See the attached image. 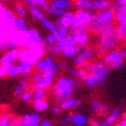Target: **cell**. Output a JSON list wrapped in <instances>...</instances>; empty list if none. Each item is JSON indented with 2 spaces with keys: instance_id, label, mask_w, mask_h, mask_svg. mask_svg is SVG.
Segmentation results:
<instances>
[{
  "instance_id": "1",
  "label": "cell",
  "mask_w": 126,
  "mask_h": 126,
  "mask_svg": "<svg viewBox=\"0 0 126 126\" xmlns=\"http://www.w3.org/2000/svg\"><path fill=\"white\" fill-rule=\"evenodd\" d=\"M78 86H79L78 79L67 76L60 77L55 83L54 89H52L55 100L58 103H61L62 101L73 97V94L78 88Z\"/></svg>"
},
{
  "instance_id": "2",
  "label": "cell",
  "mask_w": 126,
  "mask_h": 126,
  "mask_svg": "<svg viewBox=\"0 0 126 126\" xmlns=\"http://www.w3.org/2000/svg\"><path fill=\"white\" fill-rule=\"evenodd\" d=\"M99 46H100V54H104L110 49L117 47L120 44V39L117 37L115 32V25L111 24L102 28L99 31Z\"/></svg>"
},
{
  "instance_id": "3",
  "label": "cell",
  "mask_w": 126,
  "mask_h": 126,
  "mask_svg": "<svg viewBox=\"0 0 126 126\" xmlns=\"http://www.w3.org/2000/svg\"><path fill=\"white\" fill-rule=\"evenodd\" d=\"M114 23V12L110 8L100 10L97 13L93 14L91 22L88 25V29L93 33H98L99 31Z\"/></svg>"
},
{
  "instance_id": "4",
  "label": "cell",
  "mask_w": 126,
  "mask_h": 126,
  "mask_svg": "<svg viewBox=\"0 0 126 126\" xmlns=\"http://www.w3.org/2000/svg\"><path fill=\"white\" fill-rule=\"evenodd\" d=\"M20 47L22 48H36L44 47V40L39 35L38 31L33 28H27L21 32V43Z\"/></svg>"
},
{
  "instance_id": "5",
  "label": "cell",
  "mask_w": 126,
  "mask_h": 126,
  "mask_svg": "<svg viewBox=\"0 0 126 126\" xmlns=\"http://www.w3.org/2000/svg\"><path fill=\"white\" fill-rule=\"evenodd\" d=\"M109 72H110V68L106 67V68L102 69L101 71H98L95 73H87L86 76L82 80L87 87L96 88V87L103 85L105 83V81L107 80V78L109 76Z\"/></svg>"
},
{
  "instance_id": "6",
  "label": "cell",
  "mask_w": 126,
  "mask_h": 126,
  "mask_svg": "<svg viewBox=\"0 0 126 126\" xmlns=\"http://www.w3.org/2000/svg\"><path fill=\"white\" fill-rule=\"evenodd\" d=\"M33 68L37 72L45 73V74H51L56 75L59 70L58 68V63L55 61L54 56L47 55L46 57H41L38 59L33 65Z\"/></svg>"
},
{
  "instance_id": "7",
  "label": "cell",
  "mask_w": 126,
  "mask_h": 126,
  "mask_svg": "<svg viewBox=\"0 0 126 126\" xmlns=\"http://www.w3.org/2000/svg\"><path fill=\"white\" fill-rule=\"evenodd\" d=\"M70 34L74 37L76 44L80 47L88 46L90 41V35L88 33L87 26H79V27H71L69 28Z\"/></svg>"
},
{
  "instance_id": "8",
  "label": "cell",
  "mask_w": 126,
  "mask_h": 126,
  "mask_svg": "<svg viewBox=\"0 0 126 126\" xmlns=\"http://www.w3.org/2000/svg\"><path fill=\"white\" fill-rule=\"evenodd\" d=\"M93 13L90 10H78L76 13H73L71 27H79V26H87L91 22Z\"/></svg>"
},
{
  "instance_id": "9",
  "label": "cell",
  "mask_w": 126,
  "mask_h": 126,
  "mask_svg": "<svg viewBox=\"0 0 126 126\" xmlns=\"http://www.w3.org/2000/svg\"><path fill=\"white\" fill-rule=\"evenodd\" d=\"M123 59L121 58L119 50L118 49H110V51L105 56L103 62L106 64L110 69H114V70H118L122 67L123 65Z\"/></svg>"
},
{
  "instance_id": "10",
  "label": "cell",
  "mask_w": 126,
  "mask_h": 126,
  "mask_svg": "<svg viewBox=\"0 0 126 126\" xmlns=\"http://www.w3.org/2000/svg\"><path fill=\"white\" fill-rule=\"evenodd\" d=\"M18 59H19V49L17 47L9 48L0 58V66L6 68L7 66L15 64L18 61Z\"/></svg>"
},
{
  "instance_id": "11",
  "label": "cell",
  "mask_w": 126,
  "mask_h": 126,
  "mask_svg": "<svg viewBox=\"0 0 126 126\" xmlns=\"http://www.w3.org/2000/svg\"><path fill=\"white\" fill-rule=\"evenodd\" d=\"M123 111L120 106H116L109 111L102 121H100V126H113L122 116Z\"/></svg>"
},
{
  "instance_id": "12",
  "label": "cell",
  "mask_w": 126,
  "mask_h": 126,
  "mask_svg": "<svg viewBox=\"0 0 126 126\" xmlns=\"http://www.w3.org/2000/svg\"><path fill=\"white\" fill-rule=\"evenodd\" d=\"M41 121L40 115L37 112H30L22 115L19 119L20 126H39Z\"/></svg>"
},
{
  "instance_id": "13",
  "label": "cell",
  "mask_w": 126,
  "mask_h": 126,
  "mask_svg": "<svg viewBox=\"0 0 126 126\" xmlns=\"http://www.w3.org/2000/svg\"><path fill=\"white\" fill-rule=\"evenodd\" d=\"M55 81V75H51V74H45L43 73V77L39 80L38 83L34 84V85H31L32 87V90H44L46 91L47 89H48L49 87H51V85L54 84Z\"/></svg>"
},
{
  "instance_id": "14",
  "label": "cell",
  "mask_w": 126,
  "mask_h": 126,
  "mask_svg": "<svg viewBox=\"0 0 126 126\" xmlns=\"http://www.w3.org/2000/svg\"><path fill=\"white\" fill-rule=\"evenodd\" d=\"M76 57L79 60H81L84 64H86V63H89L94 59V57H95V49L89 47L88 46H85L81 48L80 52Z\"/></svg>"
},
{
  "instance_id": "15",
  "label": "cell",
  "mask_w": 126,
  "mask_h": 126,
  "mask_svg": "<svg viewBox=\"0 0 126 126\" xmlns=\"http://www.w3.org/2000/svg\"><path fill=\"white\" fill-rule=\"evenodd\" d=\"M58 45H59V47H61L62 52H64V51H66V50H68V49H71V48L75 47L77 46L74 37H73L70 33H69L68 35L64 36L63 38H61V39L58 41Z\"/></svg>"
},
{
  "instance_id": "16",
  "label": "cell",
  "mask_w": 126,
  "mask_h": 126,
  "mask_svg": "<svg viewBox=\"0 0 126 126\" xmlns=\"http://www.w3.org/2000/svg\"><path fill=\"white\" fill-rule=\"evenodd\" d=\"M60 104V107L62 110H72V109H76L78 107H80L82 105V102L77 99V98H68L64 101H62Z\"/></svg>"
},
{
  "instance_id": "17",
  "label": "cell",
  "mask_w": 126,
  "mask_h": 126,
  "mask_svg": "<svg viewBox=\"0 0 126 126\" xmlns=\"http://www.w3.org/2000/svg\"><path fill=\"white\" fill-rule=\"evenodd\" d=\"M72 18H73V12L72 11H65L63 13V15L59 18H57L55 20V26H59V25H62V26H65L67 28H70L71 26V23H72Z\"/></svg>"
},
{
  "instance_id": "18",
  "label": "cell",
  "mask_w": 126,
  "mask_h": 126,
  "mask_svg": "<svg viewBox=\"0 0 126 126\" xmlns=\"http://www.w3.org/2000/svg\"><path fill=\"white\" fill-rule=\"evenodd\" d=\"M73 5V2L71 0H51L49 2V6L55 8V9H58V10H61V11H68V10L72 7Z\"/></svg>"
},
{
  "instance_id": "19",
  "label": "cell",
  "mask_w": 126,
  "mask_h": 126,
  "mask_svg": "<svg viewBox=\"0 0 126 126\" xmlns=\"http://www.w3.org/2000/svg\"><path fill=\"white\" fill-rule=\"evenodd\" d=\"M15 65L18 69L19 75H23L25 73L31 72L32 71V68H33L32 63H30L26 60H23V59H18V61L15 63Z\"/></svg>"
},
{
  "instance_id": "20",
  "label": "cell",
  "mask_w": 126,
  "mask_h": 126,
  "mask_svg": "<svg viewBox=\"0 0 126 126\" xmlns=\"http://www.w3.org/2000/svg\"><path fill=\"white\" fill-rule=\"evenodd\" d=\"M71 116H72V124L76 126H85L89 123V119L85 114L73 113L71 114Z\"/></svg>"
},
{
  "instance_id": "21",
  "label": "cell",
  "mask_w": 126,
  "mask_h": 126,
  "mask_svg": "<svg viewBox=\"0 0 126 126\" xmlns=\"http://www.w3.org/2000/svg\"><path fill=\"white\" fill-rule=\"evenodd\" d=\"M28 89H29V81L21 77V79L19 80L18 84L16 85V87L14 89V96L16 98H18L23 92H25Z\"/></svg>"
},
{
  "instance_id": "22",
  "label": "cell",
  "mask_w": 126,
  "mask_h": 126,
  "mask_svg": "<svg viewBox=\"0 0 126 126\" xmlns=\"http://www.w3.org/2000/svg\"><path fill=\"white\" fill-rule=\"evenodd\" d=\"M113 12H114V21H116L117 23L126 22V5L120 6Z\"/></svg>"
},
{
  "instance_id": "23",
  "label": "cell",
  "mask_w": 126,
  "mask_h": 126,
  "mask_svg": "<svg viewBox=\"0 0 126 126\" xmlns=\"http://www.w3.org/2000/svg\"><path fill=\"white\" fill-rule=\"evenodd\" d=\"M111 2L109 0H94L92 1V11H100L110 8Z\"/></svg>"
},
{
  "instance_id": "24",
  "label": "cell",
  "mask_w": 126,
  "mask_h": 126,
  "mask_svg": "<svg viewBox=\"0 0 126 126\" xmlns=\"http://www.w3.org/2000/svg\"><path fill=\"white\" fill-rule=\"evenodd\" d=\"M12 26L15 30L19 31V32H23V31H25L27 29V22L24 18L15 17L12 22Z\"/></svg>"
},
{
  "instance_id": "25",
  "label": "cell",
  "mask_w": 126,
  "mask_h": 126,
  "mask_svg": "<svg viewBox=\"0 0 126 126\" xmlns=\"http://www.w3.org/2000/svg\"><path fill=\"white\" fill-rule=\"evenodd\" d=\"M27 7H28V10H29L31 16H32L34 19L41 20L45 17V12L40 7H38L36 5H27Z\"/></svg>"
},
{
  "instance_id": "26",
  "label": "cell",
  "mask_w": 126,
  "mask_h": 126,
  "mask_svg": "<svg viewBox=\"0 0 126 126\" xmlns=\"http://www.w3.org/2000/svg\"><path fill=\"white\" fill-rule=\"evenodd\" d=\"M74 5L78 10H90L92 11L91 0H74Z\"/></svg>"
},
{
  "instance_id": "27",
  "label": "cell",
  "mask_w": 126,
  "mask_h": 126,
  "mask_svg": "<svg viewBox=\"0 0 126 126\" xmlns=\"http://www.w3.org/2000/svg\"><path fill=\"white\" fill-rule=\"evenodd\" d=\"M13 11L15 16L17 17L25 18L27 15V8L24 6V4H21V3H15L13 6Z\"/></svg>"
},
{
  "instance_id": "28",
  "label": "cell",
  "mask_w": 126,
  "mask_h": 126,
  "mask_svg": "<svg viewBox=\"0 0 126 126\" xmlns=\"http://www.w3.org/2000/svg\"><path fill=\"white\" fill-rule=\"evenodd\" d=\"M68 73H69L70 76H72L73 78H75V79H83L87 74L86 71L84 70L83 68H78V67L68 69Z\"/></svg>"
},
{
  "instance_id": "29",
  "label": "cell",
  "mask_w": 126,
  "mask_h": 126,
  "mask_svg": "<svg viewBox=\"0 0 126 126\" xmlns=\"http://www.w3.org/2000/svg\"><path fill=\"white\" fill-rule=\"evenodd\" d=\"M115 32L120 40H124L126 38V22L117 23V26H115Z\"/></svg>"
},
{
  "instance_id": "30",
  "label": "cell",
  "mask_w": 126,
  "mask_h": 126,
  "mask_svg": "<svg viewBox=\"0 0 126 126\" xmlns=\"http://www.w3.org/2000/svg\"><path fill=\"white\" fill-rule=\"evenodd\" d=\"M49 108V103L47 100L35 101L33 102V110L35 112H43Z\"/></svg>"
},
{
  "instance_id": "31",
  "label": "cell",
  "mask_w": 126,
  "mask_h": 126,
  "mask_svg": "<svg viewBox=\"0 0 126 126\" xmlns=\"http://www.w3.org/2000/svg\"><path fill=\"white\" fill-rule=\"evenodd\" d=\"M70 33V30L69 28L65 27V26H62V25H59V26H56V31L54 32L56 38H57V41H59L61 38H63L64 36L68 35Z\"/></svg>"
},
{
  "instance_id": "32",
  "label": "cell",
  "mask_w": 126,
  "mask_h": 126,
  "mask_svg": "<svg viewBox=\"0 0 126 126\" xmlns=\"http://www.w3.org/2000/svg\"><path fill=\"white\" fill-rule=\"evenodd\" d=\"M20 1L22 3H25L26 5H36L44 9H46L48 6L47 0H20Z\"/></svg>"
},
{
  "instance_id": "33",
  "label": "cell",
  "mask_w": 126,
  "mask_h": 126,
  "mask_svg": "<svg viewBox=\"0 0 126 126\" xmlns=\"http://www.w3.org/2000/svg\"><path fill=\"white\" fill-rule=\"evenodd\" d=\"M4 70H5V76H8L10 78H16L17 76H19V72L15 64L7 66L6 68H4Z\"/></svg>"
},
{
  "instance_id": "34",
  "label": "cell",
  "mask_w": 126,
  "mask_h": 126,
  "mask_svg": "<svg viewBox=\"0 0 126 126\" xmlns=\"http://www.w3.org/2000/svg\"><path fill=\"white\" fill-rule=\"evenodd\" d=\"M41 21V24H43V27L46 29V30H47V31H49V32H52L54 33L55 31H56V26H55V23L51 21V20H49L47 17H44L43 19L40 20Z\"/></svg>"
},
{
  "instance_id": "35",
  "label": "cell",
  "mask_w": 126,
  "mask_h": 126,
  "mask_svg": "<svg viewBox=\"0 0 126 126\" xmlns=\"http://www.w3.org/2000/svg\"><path fill=\"white\" fill-rule=\"evenodd\" d=\"M56 43H58V41H57V38H56L55 34L52 33V32H49V33L45 37V39H44V48H45V51L47 50V48L48 47H50L51 45H54V44H56Z\"/></svg>"
},
{
  "instance_id": "36",
  "label": "cell",
  "mask_w": 126,
  "mask_h": 126,
  "mask_svg": "<svg viewBox=\"0 0 126 126\" xmlns=\"http://www.w3.org/2000/svg\"><path fill=\"white\" fill-rule=\"evenodd\" d=\"M82 47H80V46L77 45L75 47H73V48H71V49H68V50H66V51H64V52H62V54L64 55L66 58H68V59H73V58L76 57V56L79 54Z\"/></svg>"
},
{
  "instance_id": "37",
  "label": "cell",
  "mask_w": 126,
  "mask_h": 126,
  "mask_svg": "<svg viewBox=\"0 0 126 126\" xmlns=\"http://www.w3.org/2000/svg\"><path fill=\"white\" fill-rule=\"evenodd\" d=\"M32 96H33V91H31V90H26V91L23 92L18 98L20 99V101H21V102L29 103V102L32 101Z\"/></svg>"
},
{
  "instance_id": "38",
  "label": "cell",
  "mask_w": 126,
  "mask_h": 126,
  "mask_svg": "<svg viewBox=\"0 0 126 126\" xmlns=\"http://www.w3.org/2000/svg\"><path fill=\"white\" fill-rule=\"evenodd\" d=\"M47 99V92L44 90H35L33 91V96H32V101H41Z\"/></svg>"
},
{
  "instance_id": "39",
  "label": "cell",
  "mask_w": 126,
  "mask_h": 126,
  "mask_svg": "<svg viewBox=\"0 0 126 126\" xmlns=\"http://www.w3.org/2000/svg\"><path fill=\"white\" fill-rule=\"evenodd\" d=\"M46 51L48 52V54L51 55V56H57V55L62 54V49H61V47H59L58 43H56V44H54V45H51L50 47H48Z\"/></svg>"
},
{
  "instance_id": "40",
  "label": "cell",
  "mask_w": 126,
  "mask_h": 126,
  "mask_svg": "<svg viewBox=\"0 0 126 126\" xmlns=\"http://www.w3.org/2000/svg\"><path fill=\"white\" fill-rule=\"evenodd\" d=\"M11 48L10 47V41L7 36L0 38V51H6L7 49Z\"/></svg>"
},
{
  "instance_id": "41",
  "label": "cell",
  "mask_w": 126,
  "mask_h": 126,
  "mask_svg": "<svg viewBox=\"0 0 126 126\" xmlns=\"http://www.w3.org/2000/svg\"><path fill=\"white\" fill-rule=\"evenodd\" d=\"M46 12H47V14H49V15H52V16L57 17V18L61 17V16L63 15V13H64V11H61V10L55 9V8L50 7L49 5H48V6H47V7L46 8Z\"/></svg>"
},
{
  "instance_id": "42",
  "label": "cell",
  "mask_w": 126,
  "mask_h": 126,
  "mask_svg": "<svg viewBox=\"0 0 126 126\" xmlns=\"http://www.w3.org/2000/svg\"><path fill=\"white\" fill-rule=\"evenodd\" d=\"M122 5H126V0H114V1L110 4V9L115 11V10L118 9Z\"/></svg>"
},
{
  "instance_id": "43",
  "label": "cell",
  "mask_w": 126,
  "mask_h": 126,
  "mask_svg": "<svg viewBox=\"0 0 126 126\" xmlns=\"http://www.w3.org/2000/svg\"><path fill=\"white\" fill-rule=\"evenodd\" d=\"M102 102H100L99 100H93L91 102V109L93 112H95V113H98L102 107Z\"/></svg>"
},
{
  "instance_id": "44",
  "label": "cell",
  "mask_w": 126,
  "mask_h": 126,
  "mask_svg": "<svg viewBox=\"0 0 126 126\" xmlns=\"http://www.w3.org/2000/svg\"><path fill=\"white\" fill-rule=\"evenodd\" d=\"M109 111H110L109 105H108V104H106V103H103V104H102V107H101L100 111L98 112V114L100 115V116L104 117V116H106V115L109 113Z\"/></svg>"
},
{
  "instance_id": "45",
  "label": "cell",
  "mask_w": 126,
  "mask_h": 126,
  "mask_svg": "<svg viewBox=\"0 0 126 126\" xmlns=\"http://www.w3.org/2000/svg\"><path fill=\"white\" fill-rule=\"evenodd\" d=\"M59 124L60 125H71L72 124V116L71 114H68L66 116H64L62 119L59 120Z\"/></svg>"
},
{
  "instance_id": "46",
  "label": "cell",
  "mask_w": 126,
  "mask_h": 126,
  "mask_svg": "<svg viewBox=\"0 0 126 126\" xmlns=\"http://www.w3.org/2000/svg\"><path fill=\"white\" fill-rule=\"evenodd\" d=\"M58 63V68H59V70H68L69 69V67H70V65H69V63L67 62V61H65V60H61V61H59V62H57Z\"/></svg>"
},
{
  "instance_id": "47",
  "label": "cell",
  "mask_w": 126,
  "mask_h": 126,
  "mask_svg": "<svg viewBox=\"0 0 126 126\" xmlns=\"http://www.w3.org/2000/svg\"><path fill=\"white\" fill-rule=\"evenodd\" d=\"M114 125L115 126H126V115H125V113L122 114V119L120 118Z\"/></svg>"
},
{
  "instance_id": "48",
  "label": "cell",
  "mask_w": 126,
  "mask_h": 126,
  "mask_svg": "<svg viewBox=\"0 0 126 126\" xmlns=\"http://www.w3.org/2000/svg\"><path fill=\"white\" fill-rule=\"evenodd\" d=\"M50 110H51V113L54 115H59L61 113V111H62L60 105H54V106H51Z\"/></svg>"
},
{
  "instance_id": "49",
  "label": "cell",
  "mask_w": 126,
  "mask_h": 126,
  "mask_svg": "<svg viewBox=\"0 0 126 126\" xmlns=\"http://www.w3.org/2000/svg\"><path fill=\"white\" fill-rule=\"evenodd\" d=\"M39 126H55V124L52 123L51 121L47 120V119H45V120H41L40 121Z\"/></svg>"
},
{
  "instance_id": "50",
  "label": "cell",
  "mask_w": 126,
  "mask_h": 126,
  "mask_svg": "<svg viewBox=\"0 0 126 126\" xmlns=\"http://www.w3.org/2000/svg\"><path fill=\"white\" fill-rule=\"evenodd\" d=\"M90 126H100V121L97 119H92L91 121H89Z\"/></svg>"
},
{
  "instance_id": "51",
  "label": "cell",
  "mask_w": 126,
  "mask_h": 126,
  "mask_svg": "<svg viewBox=\"0 0 126 126\" xmlns=\"http://www.w3.org/2000/svg\"><path fill=\"white\" fill-rule=\"evenodd\" d=\"M119 54H120V56H121V58L123 59V60H125V58H126V50L123 48V49H120L119 50Z\"/></svg>"
},
{
  "instance_id": "52",
  "label": "cell",
  "mask_w": 126,
  "mask_h": 126,
  "mask_svg": "<svg viewBox=\"0 0 126 126\" xmlns=\"http://www.w3.org/2000/svg\"><path fill=\"white\" fill-rule=\"evenodd\" d=\"M4 76H5V70H4V68H3V67L0 66V79L3 78Z\"/></svg>"
},
{
  "instance_id": "53",
  "label": "cell",
  "mask_w": 126,
  "mask_h": 126,
  "mask_svg": "<svg viewBox=\"0 0 126 126\" xmlns=\"http://www.w3.org/2000/svg\"><path fill=\"white\" fill-rule=\"evenodd\" d=\"M10 126H20V125H19V119H17V118H16V119L13 121V123H12L11 125H10Z\"/></svg>"
},
{
  "instance_id": "54",
  "label": "cell",
  "mask_w": 126,
  "mask_h": 126,
  "mask_svg": "<svg viewBox=\"0 0 126 126\" xmlns=\"http://www.w3.org/2000/svg\"><path fill=\"white\" fill-rule=\"evenodd\" d=\"M12 0H0V2H10Z\"/></svg>"
}]
</instances>
